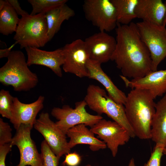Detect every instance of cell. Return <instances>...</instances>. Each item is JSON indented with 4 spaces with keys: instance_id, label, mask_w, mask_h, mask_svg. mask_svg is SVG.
I'll return each instance as SVG.
<instances>
[{
    "instance_id": "8992f818",
    "label": "cell",
    "mask_w": 166,
    "mask_h": 166,
    "mask_svg": "<svg viewBox=\"0 0 166 166\" xmlns=\"http://www.w3.org/2000/svg\"><path fill=\"white\" fill-rule=\"evenodd\" d=\"M86 105L84 100L76 102L74 109L68 105H64L61 108H53L51 114L58 120L55 122L57 126L66 135L70 128L78 124H84L92 127L103 117L88 113L85 109Z\"/></svg>"
},
{
    "instance_id": "4dcf8cb0",
    "label": "cell",
    "mask_w": 166,
    "mask_h": 166,
    "mask_svg": "<svg viewBox=\"0 0 166 166\" xmlns=\"http://www.w3.org/2000/svg\"><path fill=\"white\" fill-rule=\"evenodd\" d=\"M8 2L12 6L18 15L23 17L29 15L26 11L23 10L17 0H7Z\"/></svg>"
},
{
    "instance_id": "d590c367",
    "label": "cell",
    "mask_w": 166,
    "mask_h": 166,
    "mask_svg": "<svg viewBox=\"0 0 166 166\" xmlns=\"http://www.w3.org/2000/svg\"><path fill=\"white\" fill-rule=\"evenodd\" d=\"M166 6V0L164 2ZM165 25H166V18H165Z\"/></svg>"
},
{
    "instance_id": "9a60e30c",
    "label": "cell",
    "mask_w": 166,
    "mask_h": 166,
    "mask_svg": "<svg viewBox=\"0 0 166 166\" xmlns=\"http://www.w3.org/2000/svg\"><path fill=\"white\" fill-rule=\"evenodd\" d=\"M44 100V97L40 95L34 102L25 104L21 102L17 97H14L10 121L14 128L16 130L21 124L33 127L38 113L43 108Z\"/></svg>"
},
{
    "instance_id": "e0dca14e",
    "label": "cell",
    "mask_w": 166,
    "mask_h": 166,
    "mask_svg": "<svg viewBox=\"0 0 166 166\" xmlns=\"http://www.w3.org/2000/svg\"><path fill=\"white\" fill-rule=\"evenodd\" d=\"M135 13L142 21L165 27L166 6L161 0H138Z\"/></svg>"
},
{
    "instance_id": "cb8c5ba5",
    "label": "cell",
    "mask_w": 166,
    "mask_h": 166,
    "mask_svg": "<svg viewBox=\"0 0 166 166\" xmlns=\"http://www.w3.org/2000/svg\"><path fill=\"white\" fill-rule=\"evenodd\" d=\"M31 5L32 10L30 14L34 15L39 14H46L49 11L65 4L67 0H28Z\"/></svg>"
},
{
    "instance_id": "5bb4252c",
    "label": "cell",
    "mask_w": 166,
    "mask_h": 166,
    "mask_svg": "<svg viewBox=\"0 0 166 166\" xmlns=\"http://www.w3.org/2000/svg\"><path fill=\"white\" fill-rule=\"evenodd\" d=\"M28 66L33 65L46 66L50 69L57 76H62L61 68L64 62V55L62 48L52 51L42 50L32 47L26 48Z\"/></svg>"
},
{
    "instance_id": "ffe728a7",
    "label": "cell",
    "mask_w": 166,
    "mask_h": 166,
    "mask_svg": "<svg viewBox=\"0 0 166 166\" xmlns=\"http://www.w3.org/2000/svg\"><path fill=\"white\" fill-rule=\"evenodd\" d=\"M151 127L152 140L166 148V93L156 104Z\"/></svg>"
},
{
    "instance_id": "9c48e42d",
    "label": "cell",
    "mask_w": 166,
    "mask_h": 166,
    "mask_svg": "<svg viewBox=\"0 0 166 166\" xmlns=\"http://www.w3.org/2000/svg\"><path fill=\"white\" fill-rule=\"evenodd\" d=\"M34 127L43 136L45 140L59 159L63 155L70 152L66 135L51 120L48 113L40 114Z\"/></svg>"
},
{
    "instance_id": "52a82bcc",
    "label": "cell",
    "mask_w": 166,
    "mask_h": 166,
    "mask_svg": "<svg viewBox=\"0 0 166 166\" xmlns=\"http://www.w3.org/2000/svg\"><path fill=\"white\" fill-rule=\"evenodd\" d=\"M136 23L141 38L150 52L152 70L156 71L166 57L165 28L142 21Z\"/></svg>"
},
{
    "instance_id": "484cf974",
    "label": "cell",
    "mask_w": 166,
    "mask_h": 166,
    "mask_svg": "<svg viewBox=\"0 0 166 166\" xmlns=\"http://www.w3.org/2000/svg\"><path fill=\"white\" fill-rule=\"evenodd\" d=\"M41 154L43 166H58L59 159L52 150L45 140L41 144Z\"/></svg>"
},
{
    "instance_id": "277c9868",
    "label": "cell",
    "mask_w": 166,
    "mask_h": 166,
    "mask_svg": "<svg viewBox=\"0 0 166 166\" xmlns=\"http://www.w3.org/2000/svg\"><path fill=\"white\" fill-rule=\"evenodd\" d=\"M84 100L90 109L99 115L106 114L126 129L131 138L136 137L127 119L124 105L115 102L107 95L104 89L97 85H89Z\"/></svg>"
},
{
    "instance_id": "d6a6232c",
    "label": "cell",
    "mask_w": 166,
    "mask_h": 166,
    "mask_svg": "<svg viewBox=\"0 0 166 166\" xmlns=\"http://www.w3.org/2000/svg\"><path fill=\"white\" fill-rule=\"evenodd\" d=\"M7 3V0H0V11L2 10Z\"/></svg>"
},
{
    "instance_id": "e575fe53",
    "label": "cell",
    "mask_w": 166,
    "mask_h": 166,
    "mask_svg": "<svg viewBox=\"0 0 166 166\" xmlns=\"http://www.w3.org/2000/svg\"><path fill=\"white\" fill-rule=\"evenodd\" d=\"M163 154L166 155V148H164L163 152Z\"/></svg>"
},
{
    "instance_id": "6da1fadb",
    "label": "cell",
    "mask_w": 166,
    "mask_h": 166,
    "mask_svg": "<svg viewBox=\"0 0 166 166\" xmlns=\"http://www.w3.org/2000/svg\"><path fill=\"white\" fill-rule=\"evenodd\" d=\"M116 45L111 60L114 61L122 75L136 79L152 71L150 52L142 41L136 23H117L116 29Z\"/></svg>"
},
{
    "instance_id": "ba28073f",
    "label": "cell",
    "mask_w": 166,
    "mask_h": 166,
    "mask_svg": "<svg viewBox=\"0 0 166 166\" xmlns=\"http://www.w3.org/2000/svg\"><path fill=\"white\" fill-rule=\"evenodd\" d=\"M82 7L86 19L100 31L109 32L117 26L116 9L111 0H85Z\"/></svg>"
},
{
    "instance_id": "d6986e66",
    "label": "cell",
    "mask_w": 166,
    "mask_h": 166,
    "mask_svg": "<svg viewBox=\"0 0 166 166\" xmlns=\"http://www.w3.org/2000/svg\"><path fill=\"white\" fill-rule=\"evenodd\" d=\"M84 124H79L70 128L66 135L70 139L68 142L70 149L78 144L89 145L90 149L96 151L106 148L105 143L101 140L96 137L94 134L90 129Z\"/></svg>"
},
{
    "instance_id": "ac0fdd59",
    "label": "cell",
    "mask_w": 166,
    "mask_h": 166,
    "mask_svg": "<svg viewBox=\"0 0 166 166\" xmlns=\"http://www.w3.org/2000/svg\"><path fill=\"white\" fill-rule=\"evenodd\" d=\"M101 64L97 61L89 59L86 64L88 77L101 83L105 88L110 98L117 103L124 105L127 96L114 84L104 71Z\"/></svg>"
},
{
    "instance_id": "2e32d148",
    "label": "cell",
    "mask_w": 166,
    "mask_h": 166,
    "mask_svg": "<svg viewBox=\"0 0 166 166\" xmlns=\"http://www.w3.org/2000/svg\"><path fill=\"white\" fill-rule=\"evenodd\" d=\"M120 77L127 87L147 90L154 99L166 93V69L151 71L143 77L131 80L122 75Z\"/></svg>"
},
{
    "instance_id": "8fae6325",
    "label": "cell",
    "mask_w": 166,
    "mask_h": 166,
    "mask_svg": "<svg viewBox=\"0 0 166 166\" xmlns=\"http://www.w3.org/2000/svg\"><path fill=\"white\" fill-rule=\"evenodd\" d=\"M90 129L105 143L113 157L116 156L119 147L125 144L131 138L127 130L119 124L103 118Z\"/></svg>"
},
{
    "instance_id": "f546056e",
    "label": "cell",
    "mask_w": 166,
    "mask_h": 166,
    "mask_svg": "<svg viewBox=\"0 0 166 166\" xmlns=\"http://www.w3.org/2000/svg\"><path fill=\"white\" fill-rule=\"evenodd\" d=\"M12 146L10 143L0 145V166H6L5 161L6 156L11 150Z\"/></svg>"
},
{
    "instance_id": "83f0119b",
    "label": "cell",
    "mask_w": 166,
    "mask_h": 166,
    "mask_svg": "<svg viewBox=\"0 0 166 166\" xmlns=\"http://www.w3.org/2000/svg\"><path fill=\"white\" fill-rule=\"evenodd\" d=\"M164 148L161 145L155 144L149 160L144 166H160L161 159L163 154Z\"/></svg>"
},
{
    "instance_id": "7a4b0ae2",
    "label": "cell",
    "mask_w": 166,
    "mask_h": 166,
    "mask_svg": "<svg viewBox=\"0 0 166 166\" xmlns=\"http://www.w3.org/2000/svg\"><path fill=\"white\" fill-rule=\"evenodd\" d=\"M148 90L134 88L127 96L124 110L127 119L136 136L142 140L151 138L152 119L156 104Z\"/></svg>"
},
{
    "instance_id": "1f68e13d",
    "label": "cell",
    "mask_w": 166,
    "mask_h": 166,
    "mask_svg": "<svg viewBox=\"0 0 166 166\" xmlns=\"http://www.w3.org/2000/svg\"><path fill=\"white\" fill-rule=\"evenodd\" d=\"M17 42H15L11 45L10 47L8 48H6L4 49H0V58H2L4 57L7 58L10 52L12 50V49L17 44Z\"/></svg>"
},
{
    "instance_id": "836d02e7",
    "label": "cell",
    "mask_w": 166,
    "mask_h": 166,
    "mask_svg": "<svg viewBox=\"0 0 166 166\" xmlns=\"http://www.w3.org/2000/svg\"><path fill=\"white\" fill-rule=\"evenodd\" d=\"M128 166H136L134 160L133 158H132L130 160Z\"/></svg>"
},
{
    "instance_id": "4fadbf2b",
    "label": "cell",
    "mask_w": 166,
    "mask_h": 166,
    "mask_svg": "<svg viewBox=\"0 0 166 166\" xmlns=\"http://www.w3.org/2000/svg\"><path fill=\"white\" fill-rule=\"evenodd\" d=\"M89 59L101 64L111 60L115 50L116 40L105 32L100 31L86 38L84 41Z\"/></svg>"
},
{
    "instance_id": "3957f363",
    "label": "cell",
    "mask_w": 166,
    "mask_h": 166,
    "mask_svg": "<svg viewBox=\"0 0 166 166\" xmlns=\"http://www.w3.org/2000/svg\"><path fill=\"white\" fill-rule=\"evenodd\" d=\"M6 63L0 68V82L11 86L17 92L27 91L34 88L38 82L37 74L29 69L23 53L13 50Z\"/></svg>"
},
{
    "instance_id": "f1b7e54d",
    "label": "cell",
    "mask_w": 166,
    "mask_h": 166,
    "mask_svg": "<svg viewBox=\"0 0 166 166\" xmlns=\"http://www.w3.org/2000/svg\"><path fill=\"white\" fill-rule=\"evenodd\" d=\"M81 160V157L77 152H70L65 155V159L62 163V164L68 166H77Z\"/></svg>"
},
{
    "instance_id": "5b68a950",
    "label": "cell",
    "mask_w": 166,
    "mask_h": 166,
    "mask_svg": "<svg viewBox=\"0 0 166 166\" xmlns=\"http://www.w3.org/2000/svg\"><path fill=\"white\" fill-rule=\"evenodd\" d=\"M45 14L22 17L13 39L21 49L27 47L39 48L49 42Z\"/></svg>"
},
{
    "instance_id": "d4e9b609",
    "label": "cell",
    "mask_w": 166,
    "mask_h": 166,
    "mask_svg": "<svg viewBox=\"0 0 166 166\" xmlns=\"http://www.w3.org/2000/svg\"><path fill=\"white\" fill-rule=\"evenodd\" d=\"M13 97L8 90L2 89L0 91V114L2 116L10 119L13 104Z\"/></svg>"
},
{
    "instance_id": "8d00e7d4",
    "label": "cell",
    "mask_w": 166,
    "mask_h": 166,
    "mask_svg": "<svg viewBox=\"0 0 166 166\" xmlns=\"http://www.w3.org/2000/svg\"><path fill=\"white\" fill-rule=\"evenodd\" d=\"M85 166H91L90 164H87Z\"/></svg>"
},
{
    "instance_id": "44dd1931",
    "label": "cell",
    "mask_w": 166,
    "mask_h": 166,
    "mask_svg": "<svg viewBox=\"0 0 166 166\" xmlns=\"http://www.w3.org/2000/svg\"><path fill=\"white\" fill-rule=\"evenodd\" d=\"M75 15L74 11L66 3L45 14L49 41L59 30L63 22L69 20Z\"/></svg>"
},
{
    "instance_id": "7402d4cb",
    "label": "cell",
    "mask_w": 166,
    "mask_h": 166,
    "mask_svg": "<svg viewBox=\"0 0 166 166\" xmlns=\"http://www.w3.org/2000/svg\"><path fill=\"white\" fill-rule=\"evenodd\" d=\"M115 6L117 23L128 25L136 18L135 9L138 0H111Z\"/></svg>"
},
{
    "instance_id": "30bf717a",
    "label": "cell",
    "mask_w": 166,
    "mask_h": 166,
    "mask_svg": "<svg viewBox=\"0 0 166 166\" xmlns=\"http://www.w3.org/2000/svg\"><path fill=\"white\" fill-rule=\"evenodd\" d=\"M62 48L64 71L80 78L88 77L86 64L89 57L84 41L78 39L66 44Z\"/></svg>"
},
{
    "instance_id": "4316f807",
    "label": "cell",
    "mask_w": 166,
    "mask_h": 166,
    "mask_svg": "<svg viewBox=\"0 0 166 166\" xmlns=\"http://www.w3.org/2000/svg\"><path fill=\"white\" fill-rule=\"evenodd\" d=\"M12 129L8 123L0 118V145L11 143L13 137Z\"/></svg>"
},
{
    "instance_id": "603a6c76",
    "label": "cell",
    "mask_w": 166,
    "mask_h": 166,
    "mask_svg": "<svg viewBox=\"0 0 166 166\" xmlns=\"http://www.w3.org/2000/svg\"><path fill=\"white\" fill-rule=\"evenodd\" d=\"M18 15L7 1L6 5L0 11V33L1 34L8 36L15 33L20 20Z\"/></svg>"
},
{
    "instance_id": "7c38bea8",
    "label": "cell",
    "mask_w": 166,
    "mask_h": 166,
    "mask_svg": "<svg viewBox=\"0 0 166 166\" xmlns=\"http://www.w3.org/2000/svg\"><path fill=\"white\" fill-rule=\"evenodd\" d=\"M33 127L21 124L17 129L16 133L10 143L16 145L20 153V160L16 166H43L42 158L39 153L35 144L30 136Z\"/></svg>"
}]
</instances>
